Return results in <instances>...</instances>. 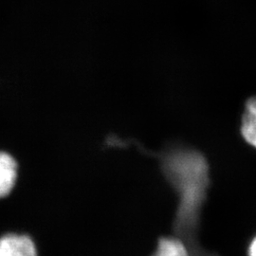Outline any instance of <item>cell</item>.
I'll use <instances>...</instances> for the list:
<instances>
[{
    "instance_id": "8992f818",
    "label": "cell",
    "mask_w": 256,
    "mask_h": 256,
    "mask_svg": "<svg viewBox=\"0 0 256 256\" xmlns=\"http://www.w3.org/2000/svg\"><path fill=\"white\" fill-rule=\"evenodd\" d=\"M248 252V256H256V236L250 242Z\"/></svg>"
},
{
    "instance_id": "5b68a950",
    "label": "cell",
    "mask_w": 256,
    "mask_h": 256,
    "mask_svg": "<svg viewBox=\"0 0 256 256\" xmlns=\"http://www.w3.org/2000/svg\"><path fill=\"white\" fill-rule=\"evenodd\" d=\"M152 256H192L187 245L178 236L160 238Z\"/></svg>"
},
{
    "instance_id": "277c9868",
    "label": "cell",
    "mask_w": 256,
    "mask_h": 256,
    "mask_svg": "<svg viewBox=\"0 0 256 256\" xmlns=\"http://www.w3.org/2000/svg\"><path fill=\"white\" fill-rule=\"evenodd\" d=\"M240 133L248 144L256 149V96L250 97L245 102Z\"/></svg>"
},
{
    "instance_id": "6da1fadb",
    "label": "cell",
    "mask_w": 256,
    "mask_h": 256,
    "mask_svg": "<svg viewBox=\"0 0 256 256\" xmlns=\"http://www.w3.org/2000/svg\"><path fill=\"white\" fill-rule=\"evenodd\" d=\"M165 180L178 196L173 229L192 256H220L203 247L200 240L202 209L210 188V165L200 150L182 144L156 154Z\"/></svg>"
},
{
    "instance_id": "7a4b0ae2",
    "label": "cell",
    "mask_w": 256,
    "mask_h": 256,
    "mask_svg": "<svg viewBox=\"0 0 256 256\" xmlns=\"http://www.w3.org/2000/svg\"><path fill=\"white\" fill-rule=\"evenodd\" d=\"M0 256H38L34 240L26 234H7L0 238Z\"/></svg>"
},
{
    "instance_id": "3957f363",
    "label": "cell",
    "mask_w": 256,
    "mask_h": 256,
    "mask_svg": "<svg viewBox=\"0 0 256 256\" xmlns=\"http://www.w3.org/2000/svg\"><path fill=\"white\" fill-rule=\"evenodd\" d=\"M18 178V164L12 156L0 152V200L9 196Z\"/></svg>"
}]
</instances>
